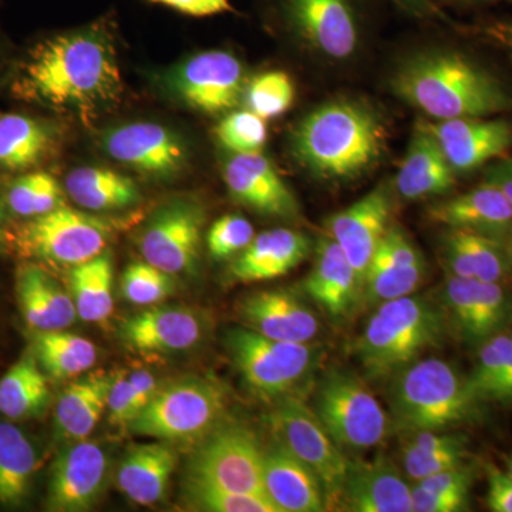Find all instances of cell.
Returning a JSON list of instances; mask_svg holds the SVG:
<instances>
[{
  "mask_svg": "<svg viewBox=\"0 0 512 512\" xmlns=\"http://www.w3.org/2000/svg\"><path fill=\"white\" fill-rule=\"evenodd\" d=\"M16 92L55 107L90 111L121 92V74L109 37L90 29L47 39L23 66Z\"/></svg>",
  "mask_w": 512,
  "mask_h": 512,
  "instance_id": "1",
  "label": "cell"
},
{
  "mask_svg": "<svg viewBox=\"0 0 512 512\" xmlns=\"http://www.w3.org/2000/svg\"><path fill=\"white\" fill-rule=\"evenodd\" d=\"M404 103L436 121L488 117L511 109L500 82L456 52L431 50L400 64L390 80Z\"/></svg>",
  "mask_w": 512,
  "mask_h": 512,
  "instance_id": "2",
  "label": "cell"
},
{
  "mask_svg": "<svg viewBox=\"0 0 512 512\" xmlns=\"http://www.w3.org/2000/svg\"><path fill=\"white\" fill-rule=\"evenodd\" d=\"M386 128L363 101L340 99L312 110L296 127L292 151L316 178L353 180L372 170L384 153Z\"/></svg>",
  "mask_w": 512,
  "mask_h": 512,
  "instance_id": "3",
  "label": "cell"
},
{
  "mask_svg": "<svg viewBox=\"0 0 512 512\" xmlns=\"http://www.w3.org/2000/svg\"><path fill=\"white\" fill-rule=\"evenodd\" d=\"M394 423L407 433L447 431L478 419L481 402L460 372L439 357L416 360L392 377Z\"/></svg>",
  "mask_w": 512,
  "mask_h": 512,
  "instance_id": "4",
  "label": "cell"
},
{
  "mask_svg": "<svg viewBox=\"0 0 512 512\" xmlns=\"http://www.w3.org/2000/svg\"><path fill=\"white\" fill-rule=\"evenodd\" d=\"M443 336L439 306L424 296H404L377 305L356 340L355 353L367 376L392 379Z\"/></svg>",
  "mask_w": 512,
  "mask_h": 512,
  "instance_id": "5",
  "label": "cell"
},
{
  "mask_svg": "<svg viewBox=\"0 0 512 512\" xmlns=\"http://www.w3.org/2000/svg\"><path fill=\"white\" fill-rule=\"evenodd\" d=\"M227 394L212 380H180L160 387L128 430L137 436L174 443L204 439L222 423Z\"/></svg>",
  "mask_w": 512,
  "mask_h": 512,
  "instance_id": "6",
  "label": "cell"
},
{
  "mask_svg": "<svg viewBox=\"0 0 512 512\" xmlns=\"http://www.w3.org/2000/svg\"><path fill=\"white\" fill-rule=\"evenodd\" d=\"M313 410L333 441L356 453L380 446L392 426L375 394L348 370L332 369L322 376Z\"/></svg>",
  "mask_w": 512,
  "mask_h": 512,
  "instance_id": "7",
  "label": "cell"
},
{
  "mask_svg": "<svg viewBox=\"0 0 512 512\" xmlns=\"http://www.w3.org/2000/svg\"><path fill=\"white\" fill-rule=\"evenodd\" d=\"M227 346L245 384L265 399L288 396L318 359L311 343L281 342L251 329L231 330Z\"/></svg>",
  "mask_w": 512,
  "mask_h": 512,
  "instance_id": "8",
  "label": "cell"
},
{
  "mask_svg": "<svg viewBox=\"0 0 512 512\" xmlns=\"http://www.w3.org/2000/svg\"><path fill=\"white\" fill-rule=\"evenodd\" d=\"M114 231L106 218L63 205L26 222L19 229L18 245L23 254L73 268L106 251Z\"/></svg>",
  "mask_w": 512,
  "mask_h": 512,
  "instance_id": "9",
  "label": "cell"
},
{
  "mask_svg": "<svg viewBox=\"0 0 512 512\" xmlns=\"http://www.w3.org/2000/svg\"><path fill=\"white\" fill-rule=\"evenodd\" d=\"M187 476L188 480L220 485L238 493L268 497L264 450L254 433L241 424L222 421L201 439L188 461Z\"/></svg>",
  "mask_w": 512,
  "mask_h": 512,
  "instance_id": "10",
  "label": "cell"
},
{
  "mask_svg": "<svg viewBox=\"0 0 512 512\" xmlns=\"http://www.w3.org/2000/svg\"><path fill=\"white\" fill-rule=\"evenodd\" d=\"M276 443L302 461L318 476L325 488L328 507L338 504L349 461L333 441L318 414L298 397L284 396L269 414Z\"/></svg>",
  "mask_w": 512,
  "mask_h": 512,
  "instance_id": "11",
  "label": "cell"
},
{
  "mask_svg": "<svg viewBox=\"0 0 512 512\" xmlns=\"http://www.w3.org/2000/svg\"><path fill=\"white\" fill-rule=\"evenodd\" d=\"M205 211L198 202H168L141 232L144 261L170 275L191 274L200 261Z\"/></svg>",
  "mask_w": 512,
  "mask_h": 512,
  "instance_id": "12",
  "label": "cell"
},
{
  "mask_svg": "<svg viewBox=\"0 0 512 512\" xmlns=\"http://www.w3.org/2000/svg\"><path fill=\"white\" fill-rule=\"evenodd\" d=\"M441 296L448 319L468 345H483L511 322L512 296L500 282L448 275Z\"/></svg>",
  "mask_w": 512,
  "mask_h": 512,
  "instance_id": "13",
  "label": "cell"
},
{
  "mask_svg": "<svg viewBox=\"0 0 512 512\" xmlns=\"http://www.w3.org/2000/svg\"><path fill=\"white\" fill-rule=\"evenodd\" d=\"M245 72L231 53L212 50L181 64L171 77L174 93L201 113L232 110L244 97Z\"/></svg>",
  "mask_w": 512,
  "mask_h": 512,
  "instance_id": "14",
  "label": "cell"
},
{
  "mask_svg": "<svg viewBox=\"0 0 512 512\" xmlns=\"http://www.w3.org/2000/svg\"><path fill=\"white\" fill-rule=\"evenodd\" d=\"M392 214V191L380 185L326 221L328 237L339 245L362 281L380 241L392 227Z\"/></svg>",
  "mask_w": 512,
  "mask_h": 512,
  "instance_id": "15",
  "label": "cell"
},
{
  "mask_svg": "<svg viewBox=\"0 0 512 512\" xmlns=\"http://www.w3.org/2000/svg\"><path fill=\"white\" fill-rule=\"evenodd\" d=\"M286 18L299 36L329 59H349L359 46L353 0H284Z\"/></svg>",
  "mask_w": 512,
  "mask_h": 512,
  "instance_id": "16",
  "label": "cell"
},
{
  "mask_svg": "<svg viewBox=\"0 0 512 512\" xmlns=\"http://www.w3.org/2000/svg\"><path fill=\"white\" fill-rule=\"evenodd\" d=\"M427 265L404 229L392 225L386 232L363 281V299L370 305L414 295L426 278Z\"/></svg>",
  "mask_w": 512,
  "mask_h": 512,
  "instance_id": "17",
  "label": "cell"
},
{
  "mask_svg": "<svg viewBox=\"0 0 512 512\" xmlns=\"http://www.w3.org/2000/svg\"><path fill=\"white\" fill-rule=\"evenodd\" d=\"M106 451L92 441H77L63 451L52 468L47 508L56 512L90 511L107 480Z\"/></svg>",
  "mask_w": 512,
  "mask_h": 512,
  "instance_id": "18",
  "label": "cell"
},
{
  "mask_svg": "<svg viewBox=\"0 0 512 512\" xmlns=\"http://www.w3.org/2000/svg\"><path fill=\"white\" fill-rule=\"evenodd\" d=\"M103 143L111 158L151 177H173L187 163L183 141L157 123L124 124L107 133Z\"/></svg>",
  "mask_w": 512,
  "mask_h": 512,
  "instance_id": "19",
  "label": "cell"
},
{
  "mask_svg": "<svg viewBox=\"0 0 512 512\" xmlns=\"http://www.w3.org/2000/svg\"><path fill=\"white\" fill-rule=\"evenodd\" d=\"M423 123L436 137L456 174L477 170L503 156L512 144V127L503 120L473 117Z\"/></svg>",
  "mask_w": 512,
  "mask_h": 512,
  "instance_id": "20",
  "label": "cell"
},
{
  "mask_svg": "<svg viewBox=\"0 0 512 512\" xmlns=\"http://www.w3.org/2000/svg\"><path fill=\"white\" fill-rule=\"evenodd\" d=\"M224 180L232 197L258 214L295 218V195L271 161L261 153L234 154L224 168Z\"/></svg>",
  "mask_w": 512,
  "mask_h": 512,
  "instance_id": "21",
  "label": "cell"
},
{
  "mask_svg": "<svg viewBox=\"0 0 512 512\" xmlns=\"http://www.w3.org/2000/svg\"><path fill=\"white\" fill-rule=\"evenodd\" d=\"M412 491L386 458L349 461L338 505L353 512H413Z\"/></svg>",
  "mask_w": 512,
  "mask_h": 512,
  "instance_id": "22",
  "label": "cell"
},
{
  "mask_svg": "<svg viewBox=\"0 0 512 512\" xmlns=\"http://www.w3.org/2000/svg\"><path fill=\"white\" fill-rule=\"evenodd\" d=\"M239 312L248 329L281 342L311 343L320 329L315 312L285 289L252 293L241 302Z\"/></svg>",
  "mask_w": 512,
  "mask_h": 512,
  "instance_id": "23",
  "label": "cell"
},
{
  "mask_svg": "<svg viewBox=\"0 0 512 512\" xmlns=\"http://www.w3.org/2000/svg\"><path fill=\"white\" fill-rule=\"evenodd\" d=\"M303 288L335 320L348 318L365 301L362 278L330 237L320 239L316 245L315 262Z\"/></svg>",
  "mask_w": 512,
  "mask_h": 512,
  "instance_id": "24",
  "label": "cell"
},
{
  "mask_svg": "<svg viewBox=\"0 0 512 512\" xmlns=\"http://www.w3.org/2000/svg\"><path fill=\"white\" fill-rule=\"evenodd\" d=\"M120 336L136 352H184L200 342L202 322L191 309L153 306L124 320Z\"/></svg>",
  "mask_w": 512,
  "mask_h": 512,
  "instance_id": "25",
  "label": "cell"
},
{
  "mask_svg": "<svg viewBox=\"0 0 512 512\" xmlns=\"http://www.w3.org/2000/svg\"><path fill=\"white\" fill-rule=\"evenodd\" d=\"M312 242L305 234L275 228L255 235L251 244L229 266V278L239 284L272 281L288 275L311 254Z\"/></svg>",
  "mask_w": 512,
  "mask_h": 512,
  "instance_id": "26",
  "label": "cell"
},
{
  "mask_svg": "<svg viewBox=\"0 0 512 512\" xmlns=\"http://www.w3.org/2000/svg\"><path fill=\"white\" fill-rule=\"evenodd\" d=\"M266 495L281 512H322L328 507L318 476L275 443L264 451Z\"/></svg>",
  "mask_w": 512,
  "mask_h": 512,
  "instance_id": "27",
  "label": "cell"
},
{
  "mask_svg": "<svg viewBox=\"0 0 512 512\" xmlns=\"http://www.w3.org/2000/svg\"><path fill=\"white\" fill-rule=\"evenodd\" d=\"M429 217L447 228L504 238L512 228V204L497 185L485 180L474 190L433 205Z\"/></svg>",
  "mask_w": 512,
  "mask_h": 512,
  "instance_id": "28",
  "label": "cell"
},
{
  "mask_svg": "<svg viewBox=\"0 0 512 512\" xmlns=\"http://www.w3.org/2000/svg\"><path fill=\"white\" fill-rule=\"evenodd\" d=\"M441 256L447 274L457 278L501 284L512 272L503 238L480 232L447 228L441 239Z\"/></svg>",
  "mask_w": 512,
  "mask_h": 512,
  "instance_id": "29",
  "label": "cell"
},
{
  "mask_svg": "<svg viewBox=\"0 0 512 512\" xmlns=\"http://www.w3.org/2000/svg\"><path fill=\"white\" fill-rule=\"evenodd\" d=\"M456 183V173L448 163L436 137L423 121L414 128L399 173L396 190L404 200L417 201L447 194Z\"/></svg>",
  "mask_w": 512,
  "mask_h": 512,
  "instance_id": "30",
  "label": "cell"
},
{
  "mask_svg": "<svg viewBox=\"0 0 512 512\" xmlns=\"http://www.w3.org/2000/svg\"><path fill=\"white\" fill-rule=\"evenodd\" d=\"M16 295L23 318L35 332L66 330L77 318L72 295L42 266H20Z\"/></svg>",
  "mask_w": 512,
  "mask_h": 512,
  "instance_id": "31",
  "label": "cell"
},
{
  "mask_svg": "<svg viewBox=\"0 0 512 512\" xmlns=\"http://www.w3.org/2000/svg\"><path fill=\"white\" fill-rule=\"evenodd\" d=\"M177 467V454L165 441L130 447L117 470V485L138 505H154L163 500Z\"/></svg>",
  "mask_w": 512,
  "mask_h": 512,
  "instance_id": "32",
  "label": "cell"
},
{
  "mask_svg": "<svg viewBox=\"0 0 512 512\" xmlns=\"http://www.w3.org/2000/svg\"><path fill=\"white\" fill-rule=\"evenodd\" d=\"M114 376L96 372L79 376L64 389L56 406L55 427L60 440L83 441L107 412Z\"/></svg>",
  "mask_w": 512,
  "mask_h": 512,
  "instance_id": "33",
  "label": "cell"
},
{
  "mask_svg": "<svg viewBox=\"0 0 512 512\" xmlns=\"http://www.w3.org/2000/svg\"><path fill=\"white\" fill-rule=\"evenodd\" d=\"M67 194L84 210H126L141 200L137 184L126 175L104 167H80L66 178Z\"/></svg>",
  "mask_w": 512,
  "mask_h": 512,
  "instance_id": "34",
  "label": "cell"
},
{
  "mask_svg": "<svg viewBox=\"0 0 512 512\" xmlns=\"http://www.w3.org/2000/svg\"><path fill=\"white\" fill-rule=\"evenodd\" d=\"M56 143L55 128L25 114L0 117V168L25 171L36 167Z\"/></svg>",
  "mask_w": 512,
  "mask_h": 512,
  "instance_id": "35",
  "label": "cell"
},
{
  "mask_svg": "<svg viewBox=\"0 0 512 512\" xmlns=\"http://www.w3.org/2000/svg\"><path fill=\"white\" fill-rule=\"evenodd\" d=\"M47 375L33 353H28L10 367L0 379V413L10 420L39 417L49 407Z\"/></svg>",
  "mask_w": 512,
  "mask_h": 512,
  "instance_id": "36",
  "label": "cell"
},
{
  "mask_svg": "<svg viewBox=\"0 0 512 512\" xmlns=\"http://www.w3.org/2000/svg\"><path fill=\"white\" fill-rule=\"evenodd\" d=\"M113 279V258L109 251L73 266L70 295L80 319L101 323L110 318L114 311Z\"/></svg>",
  "mask_w": 512,
  "mask_h": 512,
  "instance_id": "37",
  "label": "cell"
},
{
  "mask_svg": "<svg viewBox=\"0 0 512 512\" xmlns=\"http://www.w3.org/2000/svg\"><path fill=\"white\" fill-rule=\"evenodd\" d=\"M403 447L404 473L414 483L441 471L463 466L466 437L447 431H417Z\"/></svg>",
  "mask_w": 512,
  "mask_h": 512,
  "instance_id": "38",
  "label": "cell"
},
{
  "mask_svg": "<svg viewBox=\"0 0 512 512\" xmlns=\"http://www.w3.org/2000/svg\"><path fill=\"white\" fill-rule=\"evenodd\" d=\"M33 355L43 372L56 380L82 376L97 362V349L92 340L66 330L36 332Z\"/></svg>",
  "mask_w": 512,
  "mask_h": 512,
  "instance_id": "39",
  "label": "cell"
},
{
  "mask_svg": "<svg viewBox=\"0 0 512 512\" xmlns=\"http://www.w3.org/2000/svg\"><path fill=\"white\" fill-rule=\"evenodd\" d=\"M36 468V451L25 433L0 421V504H22L28 497Z\"/></svg>",
  "mask_w": 512,
  "mask_h": 512,
  "instance_id": "40",
  "label": "cell"
},
{
  "mask_svg": "<svg viewBox=\"0 0 512 512\" xmlns=\"http://www.w3.org/2000/svg\"><path fill=\"white\" fill-rule=\"evenodd\" d=\"M477 363L468 382L481 402L512 404V339L498 333L478 346Z\"/></svg>",
  "mask_w": 512,
  "mask_h": 512,
  "instance_id": "41",
  "label": "cell"
},
{
  "mask_svg": "<svg viewBox=\"0 0 512 512\" xmlns=\"http://www.w3.org/2000/svg\"><path fill=\"white\" fill-rule=\"evenodd\" d=\"M473 474L466 466L441 471L413 485V512L467 510Z\"/></svg>",
  "mask_w": 512,
  "mask_h": 512,
  "instance_id": "42",
  "label": "cell"
},
{
  "mask_svg": "<svg viewBox=\"0 0 512 512\" xmlns=\"http://www.w3.org/2000/svg\"><path fill=\"white\" fill-rule=\"evenodd\" d=\"M10 210L19 217L35 218L64 205V194L56 178L47 173L23 175L10 185Z\"/></svg>",
  "mask_w": 512,
  "mask_h": 512,
  "instance_id": "43",
  "label": "cell"
},
{
  "mask_svg": "<svg viewBox=\"0 0 512 512\" xmlns=\"http://www.w3.org/2000/svg\"><path fill=\"white\" fill-rule=\"evenodd\" d=\"M185 498L194 510L207 512H281L268 497L238 493L220 485L188 480Z\"/></svg>",
  "mask_w": 512,
  "mask_h": 512,
  "instance_id": "44",
  "label": "cell"
},
{
  "mask_svg": "<svg viewBox=\"0 0 512 512\" xmlns=\"http://www.w3.org/2000/svg\"><path fill=\"white\" fill-rule=\"evenodd\" d=\"M245 106L261 119H276L291 109L295 86L288 73L272 70L252 77L245 84Z\"/></svg>",
  "mask_w": 512,
  "mask_h": 512,
  "instance_id": "45",
  "label": "cell"
},
{
  "mask_svg": "<svg viewBox=\"0 0 512 512\" xmlns=\"http://www.w3.org/2000/svg\"><path fill=\"white\" fill-rule=\"evenodd\" d=\"M174 289L173 275L147 261L133 262L121 276V295L137 306L157 305L167 299Z\"/></svg>",
  "mask_w": 512,
  "mask_h": 512,
  "instance_id": "46",
  "label": "cell"
},
{
  "mask_svg": "<svg viewBox=\"0 0 512 512\" xmlns=\"http://www.w3.org/2000/svg\"><path fill=\"white\" fill-rule=\"evenodd\" d=\"M218 141L232 154L258 153L268 138L266 120L251 110H237L227 114L215 130Z\"/></svg>",
  "mask_w": 512,
  "mask_h": 512,
  "instance_id": "47",
  "label": "cell"
},
{
  "mask_svg": "<svg viewBox=\"0 0 512 512\" xmlns=\"http://www.w3.org/2000/svg\"><path fill=\"white\" fill-rule=\"evenodd\" d=\"M255 229L242 215L229 214L212 224L207 234V247L217 261L237 256L251 244Z\"/></svg>",
  "mask_w": 512,
  "mask_h": 512,
  "instance_id": "48",
  "label": "cell"
},
{
  "mask_svg": "<svg viewBox=\"0 0 512 512\" xmlns=\"http://www.w3.org/2000/svg\"><path fill=\"white\" fill-rule=\"evenodd\" d=\"M140 413V403H138L130 376L127 373L114 376L109 403H107V416L111 426L128 429Z\"/></svg>",
  "mask_w": 512,
  "mask_h": 512,
  "instance_id": "49",
  "label": "cell"
},
{
  "mask_svg": "<svg viewBox=\"0 0 512 512\" xmlns=\"http://www.w3.org/2000/svg\"><path fill=\"white\" fill-rule=\"evenodd\" d=\"M488 507L494 512H512V478L495 467H488Z\"/></svg>",
  "mask_w": 512,
  "mask_h": 512,
  "instance_id": "50",
  "label": "cell"
},
{
  "mask_svg": "<svg viewBox=\"0 0 512 512\" xmlns=\"http://www.w3.org/2000/svg\"><path fill=\"white\" fill-rule=\"evenodd\" d=\"M190 16H212L227 12L229 0H150Z\"/></svg>",
  "mask_w": 512,
  "mask_h": 512,
  "instance_id": "51",
  "label": "cell"
},
{
  "mask_svg": "<svg viewBox=\"0 0 512 512\" xmlns=\"http://www.w3.org/2000/svg\"><path fill=\"white\" fill-rule=\"evenodd\" d=\"M487 181L497 185L512 204V158L490 168L487 174Z\"/></svg>",
  "mask_w": 512,
  "mask_h": 512,
  "instance_id": "52",
  "label": "cell"
},
{
  "mask_svg": "<svg viewBox=\"0 0 512 512\" xmlns=\"http://www.w3.org/2000/svg\"><path fill=\"white\" fill-rule=\"evenodd\" d=\"M490 32L494 39L510 50L512 55V25H497L491 28Z\"/></svg>",
  "mask_w": 512,
  "mask_h": 512,
  "instance_id": "53",
  "label": "cell"
},
{
  "mask_svg": "<svg viewBox=\"0 0 512 512\" xmlns=\"http://www.w3.org/2000/svg\"><path fill=\"white\" fill-rule=\"evenodd\" d=\"M397 2L402 3V5L406 6V8L420 10L427 5L429 0H397Z\"/></svg>",
  "mask_w": 512,
  "mask_h": 512,
  "instance_id": "54",
  "label": "cell"
},
{
  "mask_svg": "<svg viewBox=\"0 0 512 512\" xmlns=\"http://www.w3.org/2000/svg\"><path fill=\"white\" fill-rule=\"evenodd\" d=\"M505 248H507L508 256H510L512 262V228L510 232L503 238Z\"/></svg>",
  "mask_w": 512,
  "mask_h": 512,
  "instance_id": "55",
  "label": "cell"
},
{
  "mask_svg": "<svg viewBox=\"0 0 512 512\" xmlns=\"http://www.w3.org/2000/svg\"><path fill=\"white\" fill-rule=\"evenodd\" d=\"M507 474L512 478V456L510 457V460H508Z\"/></svg>",
  "mask_w": 512,
  "mask_h": 512,
  "instance_id": "56",
  "label": "cell"
},
{
  "mask_svg": "<svg viewBox=\"0 0 512 512\" xmlns=\"http://www.w3.org/2000/svg\"><path fill=\"white\" fill-rule=\"evenodd\" d=\"M460 2H474V0H460Z\"/></svg>",
  "mask_w": 512,
  "mask_h": 512,
  "instance_id": "57",
  "label": "cell"
},
{
  "mask_svg": "<svg viewBox=\"0 0 512 512\" xmlns=\"http://www.w3.org/2000/svg\"><path fill=\"white\" fill-rule=\"evenodd\" d=\"M510 338L512 339V330H511V333H510Z\"/></svg>",
  "mask_w": 512,
  "mask_h": 512,
  "instance_id": "58",
  "label": "cell"
}]
</instances>
